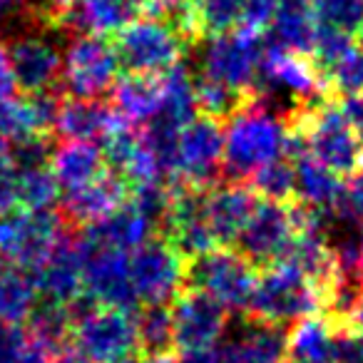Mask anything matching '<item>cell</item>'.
I'll return each instance as SVG.
<instances>
[{
	"instance_id": "1",
	"label": "cell",
	"mask_w": 363,
	"mask_h": 363,
	"mask_svg": "<svg viewBox=\"0 0 363 363\" xmlns=\"http://www.w3.org/2000/svg\"><path fill=\"white\" fill-rule=\"evenodd\" d=\"M289 125L264 100L232 117L224 130V179L249 182L264 164L284 157Z\"/></svg>"
},
{
	"instance_id": "2",
	"label": "cell",
	"mask_w": 363,
	"mask_h": 363,
	"mask_svg": "<svg viewBox=\"0 0 363 363\" xmlns=\"http://www.w3.org/2000/svg\"><path fill=\"white\" fill-rule=\"evenodd\" d=\"M286 125L303 140L308 155L336 174L351 177L363 167V142L336 97L294 107L286 115Z\"/></svg>"
},
{
	"instance_id": "3",
	"label": "cell",
	"mask_w": 363,
	"mask_h": 363,
	"mask_svg": "<svg viewBox=\"0 0 363 363\" xmlns=\"http://www.w3.org/2000/svg\"><path fill=\"white\" fill-rule=\"evenodd\" d=\"M318 311H323L321 289L296 264L284 259L272 267L259 269L244 316L289 328L291 323Z\"/></svg>"
},
{
	"instance_id": "4",
	"label": "cell",
	"mask_w": 363,
	"mask_h": 363,
	"mask_svg": "<svg viewBox=\"0 0 363 363\" xmlns=\"http://www.w3.org/2000/svg\"><path fill=\"white\" fill-rule=\"evenodd\" d=\"M70 338L90 363H125L140 351L137 316L132 308L75 303Z\"/></svg>"
},
{
	"instance_id": "5",
	"label": "cell",
	"mask_w": 363,
	"mask_h": 363,
	"mask_svg": "<svg viewBox=\"0 0 363 363\" xmlns=\"http://www.w3.org/2000/svg\"><path fill=\"white\" fill-rule=\"evenodd\" d=\"M259 269L237 247H214L184 262V286L202 289L229 311H247Z\"/></svg>"
},
{
	"instance_id": "6",
	"label": "cell",
	"mask_w": 363,
	"mask_h": 363,
	"mask_svg": "<svg viewBox=\"0 0 363 363\" xmlns=\"http://www.w3.org/2000/svg\"><path fill=\"white\" fill-rule=\"evenodd\" d=\"M192 43L172 26L155 18H135L130 26L115 33V50L120 65L127 72L164 75L167 70L182 62Z\"/></svg>"
},
{
	"instance_id": "7",
	"label": "cell",
	"mask_w": 363,
	"mask_h": 363,
	"mask_svg": "<svg viewBox=\"0 0 363 363\" xmlns=\"http://www.w3.org/2000/svg\"><path fill=\"white\" fill-rule=\"evenodd\" d=\"M65 222L52 209L8 212L0 217V262L21 269H35L60 247Z\"/></svg>"
},
{
	"instance_id": "8",
	"label": "cell",
	"mask_w": 363,
	"mask_h": 363,
	"mask_svg": "<svg viewBox=\"0 0 363 363\" xmlns=\"http://www.w3.org/2000/svg\"><path fill=\"white\" fill-rule=\"evenodd\" d=\"M219 179H224V122L199 112L177 137L172 182L212 187Z\"/></svg>"
},
{
	"instance_id": "9",
	"label": "cell",
	"mask_w": 363,
	"mask_h": 363,
	"mask_svg": "<svg viewBox=\"0 0 363 363\" xmlns=\"http://www.w3.org/2000/svg\"><path fill=\"white\" fill-rule=\"evenodd\" d=\"M115 43L97 33H77L62 50V82L75 97H102L120 80Z\"/></svg>"
},
{
	"instance_id": "10",
	"label": "cell",
	"mask_w": 363,
	"mask_h": 363,
	"mask_svg": "<svg viewBox=\"0 0 363 363\" xmlns=\"http://www.w3.org/2000/svg\"><path fill=\"white\" fill-rule=\"evenodd\" d=\"M264 50H267L264 35H252V33H244L239 28L232 33H224V35L207 38L199 75L257 95Z\"/></svg>"
},
{
	"instance_id": "11",
	"label": "cell",
	"mask_w": 363,
	"mask_h": 363,
	"mask_svg": "<svg viewBox=\"0 0 363 363\" xmlns=\"http://www.w3.org/2000/svg\"><path fill=\"white\" fill-rule=\"evenodd\" d=\"M298 237L291 202H274L259 197L249 222L237 239V249L257 269L284 262Z\"/></svg>"
},
{
	"instance_id": "12",
	"label": "cell",
	"mask_w": 363,
	"mask_h": 363,
	"mask_svg": "<svg viewBox=\"0 0 363 363\" xmlns=\"http://www.w3.org/2000/svg\"><path fill=\"white\" fill-rule=\"evenodd\" d=\"M184 262L162 234L147 239L142 247L130 252L132 286L142 306L172 303L184 286Z\"/></svg>"
},
{
	"instance_id": "13",
	"label": "cell",
	"mask_w": 363,
	"mask_h": 363,
	"mask_svg": "<svg viewBox=\"0 0 363 363\" xmlns=\"http://www.w3.org/2000/svg\"><path fill=\"white\" fill-rule=\"evenodd\" d=\"M172 321H174L177 353L207 351L217 346L229 323V308L212 294L194 286H182L172 301Z\"/></svg>"
},
{
	"instance_id": "14",
	"label": "cell",
	"mask_w": 363,
	"mask_h": 363,
	"mask_svg": "<svg viewBox=\"0 0 363 363\" xmlns=\"http://www.w3.org/2000/svg\"><path fill=\"white\" fill-rule=\"evenodd\" d=\"M82 272H85V296L102 306H120L135 311L140 298L132 286L130 252L102 247L80 234Z\"/></svg>"
},
{
	"instance_id": "15",
	"label": "cell",
	"mask_w": 363,
	"mask_h": 363,
	"mask_svg": "<svg viewBox=\"0 0 363 363\" xmlns=\"http://www.w3.org/2000/svg\"><path fill=\"white\" fill-rule=\"evenodd\" d=\"M21 90L45 95L62 80V50L45 30H23L8 45Z\"/></svg>"
},
{
	"instance_id": "16",
	"label": "cell",
	"mask_w": 363,
	"mask_h": 363,
	"mask_svg": "<svg viewBox=\"0 0 363 363\" xmlns=\"http://www.w3.org/2000/svg\"><path fill=\"white\" fill-rule=\"evenodd\" d=\"M57 102L50 95L8 97L0 102V147L6 150L26 152L33 147L48 145V132L55 130Z\"/></svg>"
},
{
	"instance_id": "17",
	"label": "cell",
	"mask_w": 363,
	"mask_h": 363,
	"mask_svg": "<svg viewBox=\"0 0 363 363\" xmlns=\"http://www.w3.org/2000/svg\"><path fill=\"white\" fill-rule=\"evenodd\" d=\"M145 0H57L50 18L52 28H70L77 33L115 35L142 16Z\"/></svg>"
},
{
	"instance_id": "18",
	"label": "cell",
	"mask_w": 363,
	"mask_h": 363,
	"mask_svg": "<svg viewBox=\"0 0 363 363\" xmlns=\"http://www.w3.org/2000/svg\"><path fill=\"white\" fill-rule=\"evenodd\" d=\"M289 328L242 316L239 328L224 343L214 346L217 363H284Z\"/></svg>"
},
{
	"instance_id": "19",
	"label": "cell",
	"mask_w": 363,
	"mask_h": 363,
	"mask_svg": "<svg viewBox=\"0 0 363 363\" xmlns=\"http://www.w3.org/2000/svg\"><path fill=\"white\" fill-rule=\"evenodd\" d=\"M85 272H82L80 239H62L60 247L33 269V281L45 301L75 306L85 294Z\"/></svg>"
},
{
	"instance_id": "20",
	"label": "cell",
	"mask_w": 363,
	"mask_h": 363,
	"mask_svg": "<svg viewBox=\"0 0 363 363\" xmlns=\"http://www.w3.org/2000/svg\"><path fill=\"white\" fill-rule=\"evenodd\" d=\"M259 197L249 182L222 179L207 189V214L219 247H237L244 224L249 222Z\"/></svg>"
},
{
	"instance_id": "21",
	"label": "cell",
	"mask_w": 363,
	"mask_h": 363,
	"mask_svg": "<svg viewBox=\"0 0 363 363\" xmlns=\"http://www.w3.org/2000/svg\"><path fill=\"white\" fill-rule=\"evenodd\" d=\"M130 184L112 169H107L97 179L67 192L62 199V212H65L67 222L77 224V227H90V224L110 217L115 209H120L130 199Z\"/></svg>"
},
{
	"instance_id": "22",
	"label": "cell",
	"mask_w": 363,
	"mask_h": 363,
	"mask_svg": "<svg viewBox=\"0 0 363 363\" xmlns=\"http://www.w3.org/2000/svg\"><path fill=\"white\" fill-rule=\"evenodd\" d=\"M120 122H125L117 110L100 97H67L57 102L55 132L62 140L95 142L105 140Z\"/></svg>"
},
{
	"instance_id": "23",
	"label": "cell",
	"mask_w": 363,
	"mask_h": 363,
	"mask_svg": "<svg viewBox=\"0 0 363 363\" xmlns=\"http://www.w3.org/2000/svg\"><path fill=\"white\" fill-rule=\"evenodd\" d=\"M157 234H160V224L130 197L120 209H115L110 217L85 227L82 237L95 244H102V247L135 252L137 247H142L147 239L157 237Z\"/></svg>"
},
{
	"instance_id": "24",
	"label": "cell",
	"mask_w": 363,
	"mask_h": 363,
	"mask_svg": "<svg viewBox=\"0 0 363 363\" xmlns=\"http://www.w3.org/2000/svg\"><path fill=\"white\" fill-rule=\"evenodd\" d=\"M294 167H296V199L338 219L351 217L346 207V184L341 174H336L331 167H326L311 155H301L298 160H294Z\"/></svg>"
},
{
	"instance_id": "25",
	"label": "cell",
	"mask_w": 363,
	"mask_h": 363,
	"mask_svg": "<svg viewBox=\"0 0 363 363\" xmlns=\"http://www.w3.org/2000/svg\"><path fill=\"white\" fill-rule=\"evenodd\" d=\"M164 102V75L127 72L112 87V107L125 122L135 127L155 120Z\"/></svg>"
},
{
	"instance_id": "26",
	"label": "cell",
	"mask_w": 363,
	"mask_h": 363,
	"mask_svg": "<svg viewBox=\"0 0 363 363\" xmlns=\"http://www.w3.org/2000/svg\"><path fill=\"white\" fill-rule=\"evenodd\" d=\"M50 169L65 192L82 187L107 172L105 152L92 142L65 140L50 152Z\"/></svg>"
},
{
	"instance_id": "27",
	"label": "cell",
	"mask_w": 363,
	"mask_h": 363,
	"mask_svg": "<svg viewBox=\"0 0 363 363\" xmlns=\"http://www.w3.org/2000/svg\"><path fill=\"white\" fill-rule=\"evenodd\" d=\"M336 333L338 328L328 313H311L289 326L286 358L296 363H333Z\"/></svg>"
},
{
	"instance_id": "28",
	"label": "cell",
	"mask_w": 363,
	"mask_h": 363,
	"mask_svg": "<svg viewBox=\"0 0 363 363\" xmlns=\"http://www.w3.org/2000/svg\"><path fill=\"white\" fill-rule=\"evenodd\" d=\"M274 40L298 52H311L318 35L313 0H279L274 18Z\"/></svg>"
},
{
	"instance_id": "29",
	"label": "cell",
	"mask_w": 363,
	"mask_h": 363,
	"mask_svg": "<svg viewBox=\"0 0 363 363\" xmlns=\"http://www.w3.org/2000/svg\"><path fill=\"white\" fill-rule=\"evenodd\" d=\"M38 289L33 277L21 267L0 262V326H21L38 306Z\"/></svg>"
},
{
	"instance_id": "30",
	"label": "cell",
	"mask_w": 363,
	"mask_h": 363,
	"mask_svg": "<svg viewBox=\"0 0 363 363\" xmlns=\"http://www.w3.org/2000/svg\"><path fill=\"white\" fill-rule=\"evenodd\" d=\"M60 182L50 169V157L18 160V202L30 209H50L60 197Z\"/></svg>"
},
{
	"instance_id": "31",
	"label": "cell",
	"mask_w": 363,
	"mask_h": 363,
	"mask_svg": "<svg viewBox=\"0 0 363 363\" xmlns=\"http://www.w3.org/2000/svg\"><path fill=\"white\" fill-rule=\"evenodd\" d=\"M194 95H197V107L202 115H209L214 120L227 125L237 112H242L244 107H249L254 100H259L252 92L237 90L232 85H224L212 77H204L197 72L194 77Z\"/></svg>"
},
{
	"instance_id": "32",
	"label": "cell",
	"mask_w": 363,
	"mask_h": 363,
	"mask_svg": "<svg viewBox=\"0 0 363 363\" xmlns=\"http://www.w3.org/2000/svg\"><path fill=\"white\" fill-rule=\"evenodd\" d=\"M137 336L140 351L152 356H174V321L172 303H150L137 313Z\"/></svg>"
},
{
	"instance_id": "33",
	"label": "cell",
	"mask_w": 363,
	"mask_h": 363,
	"mask_svg": "<svg viewBox=\"0 0 363 363\" xmlns=\"http://www.w3.org/2000/svg\"><path fill=\"white\" fill-rule=\"evenodd\" d=\"M321 77L326 82V90L331 97L343 100V97L363 95V45L351 43L341 55H336L321 70Z\"/></svg>"
},
{
	"instance_id": "34",
	"label": "cell",
	"mask_w": 363,
	"mask_h": 363,
	"mask_svg": "<svg viewBox=\"0 0 363 363\" xmlns=\"http://www.w3.org/2000/svg\"><path fill=\"white\" fill-rule=\"evenodd\" d=\"M247 0H192L194 33L199 40L224 35L239 28Z\"/></svg>"
},
{
	"instance_id": "35",
	"label": "cell",
	"mask_w": 363,
	"mask_h": 363,
	"mask_svg": "<svg viewBox=\"0 0 363 363\" xmlns=\"http://www.w3.org/2000/svg\"><path fill=\"white\" fill-rule=\"evenodd\" d=\"M249 184L264 199L291 202V199H296V167L289 157H279V160L264 164L249 179Z\"/></svg>"
},
{
	"instance_id": "36",
	"label": "cell",
	"mask_w": 363,
	"mask_h": 363,
	"mask_svg": "<svg viewBox=\"0 0 363 363\" xmlns=\"http://www.w3.org/2000/svg\"><path fill=\"white\" fill-rule=\"evenodd\" d=\"M142 16L162 21L179 30L189 43H197V33H194V13H192V0H145Z\"/></svg>"
},
{
	"instance_id": "37",
	"label": "cell",
	"mask_w": 363,
	"mask_h": 363,
	"mask_svg": "<svg viewBox=\"0 0 363 363\" xmlns=\"http://www.w3.org/2000/svg\"><path fill=\"white\" fill-rule=\"evenodd\" d=\"M277 8H279V0H247L239 30L252 33V35H264L274 26Z\"/></svg>"
},
{
	"instance_id": "38",
	"label": "cell",
	"mask_w": 363,
	"mask_h": 363,
	"mask_svg": "<svg viewBox=\"0 0 363 363\" xmlns=\"http://www.w3.org/2000/svg\"><path fill=\"white\" fill-rule=\"evenodd\" d=\"M18 204V160L0 147V217L13 212Z\"/></svg>"
},
{
	"instance_id": "39",
	"label": "cell",
	"mask_w": 363,
	"mask_h": 363,
	"mask_svg": "<svg viewBox=\"0 0 363 363\" xmlns=\"http://www.w3.org/2000/svg\"><path fill=\"white\" fill-rule=\"evenodd\" d=\"M346 207L351 217H356L363 224V167L351 174V182L346 187Z\"/></svg>"
},
{
	"instance_id": "40",
	"label": "cell",
	"mask_w": 363,
	"mask_h": 363,
	"mask_svg": "<svg viewBox=\"0 0 363 363\" xmlns=\"http://www.w3.org/2000/svg\"><path fill=\"white\" fill-rule=\"evenodd\" d=\"M16 72H13L11 65V52L8 48L0 43V102H6L8 97H13V90H16Z\"/></svg>"
},
{
	"instance_id": "41",
	"label": "cell",
	"mask_w": 363,
	"mask_h": 363,
	"mask_svg": "<svg viewBox=\"0 0 363 363\" xmlns=\"http://www.w3.org/2000/svg\"><path fill=\"white\" fill-rule=\"evenodd\" d=\"M52 363H90V358L72 343V338L52 348Z\"/></svg>"
},
{
	"instance_id": "42",
	"label": "cell",
	"mask_w": 363,
	"mask_h": 363,
	"mask_svg": "<svg viewBox=\"0 0 363 363\" xmlns=\"http://www.w3.org/2000/svg\"><path fill=\"white\" fill-rule=\"evenodd\" d=\"M341 105H343V112H346V117L351 120L353 130L358 132V137H361V142H363V95L343 97Z\"/></svg>"
},
{
	"instance_id": "43",
	"label": "cell",
	"mask_w": 363,
	"mask_h": 363,
	"mask_svg": "<svg viewBox=\"0 0 363 363\" xmlns=\"http://www.w3.org/2000/svg\"><path fill=\"white\" fill-rule=\"evenodd\" d=\"M343 331H351V333H363V289H361V296H358L356 306H353V311L348 313V318H346V326H343Z\"/></svg>"
},
{
	"instance_id": "44",
	"label": "cell",
	"mask_w": 363,
	"mask_h": 363,
	"mask_svg": "<svg viewBox=\"0 0 363 363\" xmlns=\"http://www.w3.org/2000/svg\"><path fill=\"white\" fill-rule=\"evenodd\" d=\"M28 0H0V21H11L13 16L21 13V8Z\"/></svg>"
},
{
	"instance_id": "45",
	"label": "cell",
	"mask_w": 363,
	"mask_h": 363,
	"mask_svg": "<svg viewBox=\"0 0 363 363\" xmlns=\"http://www.w3.org/2000/svg\"><path fill=\"white\" fill-rule=\"evenodd\" d=\"M30 3H35V11L40 13L43 23H45V26H50V18H52V13H55L57 0H30Z\"/></svg>"
},
{
	"instance_id": "46",
	"label": "cell",
	"mask_w": 363,
	"mask_h": 363,
	"mask_svg": "<svg viewBox=\"0 0 363 363\" xmlns=\"http://www.w3.org/2000/svg\"><path fill=\"white\" fill-rule=\"evenodd\" d=\"M125 363H177L172 356H152V353H135L132 358H127Z\"/></svg>"
},
{
	"instance_id": "47",
	"label": "cell",
	"mask_w": 363,
	"mask_h": 363,
	"mask_svg": "<svg viewBox=\"0 0 363 363\" xmlns=\"http://www.w3.org/2000/svg\"><path fill=\"white\" fill-rule=\"evenodd\" d=\"M358 247H361V262H363V227H361V232H358Z\"/></svg>"
},
{
	"instance_id": "48",
	"label": "cell",
	"mask_w": 363,
	"mask_h": 363,
	"mask_svg": "<svg viewBox=\"0 0 363 363\" xmlns=\"http://www.w3.org/2000/svg\"><path fill=\"white\" fill-rule=\"evenodd\" d=\"M358 43H361V45H363V30L358 33Z\"/></svg>"
},
{
	"instance_id": "49",
	"label": "cell",
	"mask_w": 363,
	"mask_h": 363,
	"mask_svg": "<svg viewBox=\"0 0 363 363\" xmlns=\"http://www.w3.org/2000/svg\"><path fill=\"white\" fill-rule=\"evenodd\" d=\"M358 336H361V343H363V333H358Z\"/></svg>"
}]
</instances>
